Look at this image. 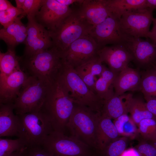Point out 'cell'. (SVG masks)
Masks as SVG:
<instances>
[{"label": "cell", "mask_w": 156, "mask_h": 156, "mask_svg": "<svg viewBox=\"0 0 156 156\" xmlns=\"http://www.w3.org/2000/svg\"><path fill=\"white\" fill-rule=\"evenodd\" d=\"M146 8L156 9V0H146Z\"/></svg>", "instance_id": "42"}, {"label": "cell", "mask_w": 156, "mask_h": 156, "mask_svg": "<svg viewBox=\"0 0 156 156\" xmlns=\"http://www.w3.org/2000/svg\"><path fill=\"white\" fill-rule=\"evenodd\" d=\"M116 129L112 119L100 117L96 137V151L100 153L112 142L119 137Z\"/></svg>", "instance_id": "22"}, {"label": "cell", "mask_w": 156, "mask_h": 156, "mask_svg": "<svg viewBox=\"0 0 156 156\" xmlns=\"http://www.w3.org/2000/svg\"><path fill=\"white\" fill-rule=\"evenodd\" d=\"M26 147L25 142L20 138L16 139L0 138V156H8Z\"/></svg>", "instance_id": "32"}, {"label": "cell", "mask_w": 156, "mask_h": 156, "mask_svg": "<svg viewBox=\"0 0 156 156\" xmlns=\"http://www.w3.org/2000/svg\"><path fill=\"white\" fill-rule=\"evenodd\" d=\"M51 83L29 76L14 103L16 114L19 115L41 110Z\"/></svg>", "instance_id": "6"}, {"label": "cell", "mask_w": 156, "mask_h": 156, "mask_svg": "<svg viewBox=\"0 0 156 156\" xmlns=\"http://www.w3.org/2000/svg\"><path fill=\"white\" fill-rule=\"evenodd\" d=\"M119 19L111 14L102 23L93 27L89 35L100 48L108 44H125L130 37L121 30Z\"/></svg>", "instance_id": "10"}, {"label": "cell", "mask_w": 156, "mask_h": 156, "mask_svg": "<svg viewBox=\"0 0 156 156\" xmlns=\"http://www.w3.org/2000/svg\"><path fill=\"white\" fill-rule=\"evenodd\" d=\"M63 61L59 75L68 88L74 103L101 113L104 101L90 90L73 67Z\"/></svg>", "instance_id": "4"}, {"label": "cell", "mask_w": 156, "mask_h": 156, "mask_svg": "<svg viewBox=\"0 0 156 156\" xmlns=\"http://www.w3.org/2000/svg\"><path fill=\"white\" fill-rule=\"evenodd\" d=\"M59 3L63 5L69 6L73 4L81 3L83 0H57Z\"/></svg>", "instance_id": "40"}, {"label": "cell", "mask_w": 156, "mask_h": 156, "mask_svg": "<svg viewBox=\"0 0 156 156\" xmlns=\"http://www.w3.org/2000/svg\"><path fill=\"white\" fill-rule=\"evenodd\" d=\"M127 141V137H119L99 153V156H120L126 150Z\"/></svg>", "instance_id": "31"}, {"label": "cell", "mask_w": 156, "mask_h": 156, "mask_svg": "<svg viewBox=\"0 0 156 156\" xmlns=\"http://www.w3.org/2000/svg\"><path fill=\"white\" fill-rule=\"evenodd\" d=\"M27 36L23 56L31 55L53 47L50 33L35 18L27 17Z\"/></svg>", "instance_id": "14"}, {"label": "cell", "mask_w": 156, "mask_h": 156, "mask_svg": "<svg viewBox=\"0 0 156 156\" xmlns=\"http://www.w3.org/2000/svg\"><path fill=\"white\" fill-rule=\"evenodd\" d=\"M104 66L97 55L74 68L83 81L94 92V86L96 80V77H99L101 75Z\"/></svg>", "instance_id": "23"}, {"label": "cell", "mask_w": 156, "mask_h": 156, "mask_svg": "<svg viewBox=\"0 0 156 156\" xmlns=\"http://www.w3.org/2000/svg\"><path fill=\"white\" fill-rule=\"evenodd\" d=\"M97 55L101 62L105 63L112 70L117 73L128 66L133 60L127 49L121 45L106 46L99 49Z\"/></svg>", "instance_id": "15"}, {"label": "cell", "mask_w": 156, "mask_h": 156, "mask_svg": "<svg viewBox=\"0 0 156 156\" xmlns=\"http://www.w3.org/2000/svg\"><path fill=\"white\" fill-rule=\"evenodd\" d=\"M138 132L144 140L150 142L156 139V120L153 119L146 118L139 123Z\"/></svg>", "instance_id": "30"}, {"label": "cell", "mask_w": 156, "mask_h": 156, "mask_svg": "<svg viewBox=\"0 0 156 156\" xmlns=\"http://www.w3.org/2000/svg\"><path fill=\"white\" fill-rule=\"evenodd\" d=\"M13 6L7 0H0V11H4Z\"/></svg>", "instance_id": "38"}, {"label": "cell", "mask_w": 156, "mask_h": 156, "mask_svg": "<svg viewBox=\"0 0 156 156\" xmlns=\"http://www.w3.org/2000/svg\"><path fill=\"white\" fill-rule=\"evenodd\" d=\"M100 48L89 35L73 42L62 53L63 61L75 68L98 55Z\"/></svg>", "instance_id": "11"}, {"label": "cell", "mask_w": 156, "mask_h": 156, "mask_svg": "<svg viewBox=\"0 0 156 156\" xmlns=\"http://www.w3.org/2000/svg\"><path fill=\"white\" fill-rule=\"evenodd\" d=\"M155 66L156 67V65L154 67H155Z\"/></svg>", "instance_id": "49"}, {"label": "cell", "mask_w": 156, "mask_h": 156, "mask_svg": "<svg viewBox=\"0 0 156 156\" xmlns=\"http://www.w3.org/2000/svg\"><path fill=\"white\" fill-rule=\"evenodd\" d=\"M149 38L153 43L156 44V30L151 31L148 33L147 36V38Z\"/></svg>", "instance_id": "43"}, {"label": "cell", "mask_w": 156, "mask_h": 156, "mask_svg": "<svg viewBox=\"0 0 156 156\" xmlns=\"http://www.w3.org/2000/svg\"><path fill=\"white\" fill-rule=\"evenodd\" d=\"M26 156H51L41 146L27 148Z\"/></svg>", "instance_id": "36"}, {"label": "cell", "mask_w": 156, "mask_h": 156, "mask_svg": "<svg viewBox=\"0 0 156 156\" xmlns=\"http://www.w3.org/2000/svg\"><path fill=\"white\" fill-rule=\"evenodd\" d=\"M74 106L69 91L59 74L50 84L42 109L49 116L54 130L65 133Z\"/></svg>", "instance_id": "1"}, {"label": "cell", "mask_w": 156, "mask_h": 156, "mask_svg": "<svg viewBox=\"0 0 156 156\" xmlns=\"http://www.w3.org/2000/svg\"><path fill=\"white\" fill-rule=\"evenodd\" d=\"M124 46L132 55L138 68L146 70L156 65V44L140 38L130 37Z\"/></svg>", "instance_id": "13"}, {"label": "cell", "mask_w": 156, "mask_h": 156, "mask_svg": "<svg viewBox=\"0 0 156 156\" xmlns=\"http://www.w3.org/2000/svg\"><path fill=\"white\" fill-rule=\"evenodd\" d=\"M101 115L87 107L74 104L66 129L71 135L96 150V133Z\"/></svg>", "instance_id": "3"}, {"label": "cell", "mask_w": 156, "mask_h": 156, "mask_svg": "<svg viewBox=\"0 0 156 156\" xmlns=\"http://www.w3.org/2000/svg\"><path fill=\"white\" fill-rule=\"evenodd\" d=\"M154 10L144 8L128 12L122 15L119 19L123 32L130 37L147 38L153 18Z\"/></svg>", "instance_id": "9"}, {"label": "cell", "mask_w": 156, "mask_h": 156, "mask_svg": "<svg viewBox=\"0 0 156 156\" xmlns=\"http://www.w3.org/2000/svg\"><path fill=\"white\" fill-rule=\"evenodd\" d=\"M77 10L88 23L94 26L102 23L111 13L105 0H83Z\"/></svg>", "instance_id": "17"}, {"label": "cell", "mask_w": 156, "mask_h": 156, "mask_svg": "<svg viewBox=\"0 0 156 156\" xmlns=\"http://www.w3.org/2000/svg\"><path fill=\"white\" fill-rule=\"evenodd\" d=\"M140 90L145 99L156 98V70L153 68L140 72Z\"/></svg>", "instance_id": "27"}, {"label": "cell", "mask_w": 156, "mask_h": 156, "mask_svg": "<svg viewBox=\"0 0 156 156\" xmlns=\"http://www.w3.org/2000/svg\"><path fill=\"white\" fill-rule=\"evenodd\" d=\"M73 11L69 6L62 4L57 0H44L35 18L49 32H52L55 30Z\"/></svg>", "instance_id": "12"}, {"label": "cell", "mask_w": 156, "mask_h": 156, "mask_svg": "<svg viewBox=\"0 0 156 156\" xmlns=\"http://www.w3.org/2000/svg\"><path fill=\"white\" fill-rule=\"evenodd\" d=\"M150 143L156 149V139Z\"/></svg>", "instance_id": "46"}, {"label": "cell", "mask_w": 156, "mask_h": 156, "mask_svg": "<svg viewBox=\"0 0 156 156\" xmlns=\"http://www.w3.org/2000/svg\"><path fill=\"white\" fill-rule=\"evenodd\" d=\"M21 57L16 54L15 49H8L5 53L0 52V78L7 76L21 69Z\"/></svg>", "instance_id": "26"}, {"label": "cell", "mask_w": 156, "mask_h": 156, "mask_svg": "<svg viewBox=\"0 0 156 156\" xmlns=\"http://www.w3.org/2000/svg\"><path fill=\"white\" fill-rule=\"evenodd\" d=\"M147 107L156 120V98L150 97L145 99Z\"/></svg>", "instance_id": "37"}, {"label": "cell", "mask_w": 156, "mask_h": 156, "mask_svg": "<svg viewBox=\"0 0 156 156\" xmlns=\"http://www.w3.org/2000/svg\"><path fill=\"white\" fill-rule=\"evenodd\" d=\"M156 70V67L155 66L154 67Z\"/></svg>", "instance_id": "48"}, {"label": "cell", "mask_w": 156, "mask_h": 156, "mask_svg": "<svg viewBox=\"0 0 156 156\" xmlns=\"http://www.w3.org/2000/svg\"><path fill=\"white\" fill-rule=\"evenodd\" d=\"M141 74L139 69L128 66L120 72L113 84L115 95H119L127 91L140 90Z\"/></svg>", "instance_id": "18"}, {"label": "cell", "mask_w": 156, "mask_h": 156, "mask_svg": "<svg viewBox=\"0 0 156 156\" xmlns=\"http://www.w3.org/2000/svg\"><path fill=\"white\" fill-rule=\"evenodd\" d=\"M63 62L62 52L52 47L30 56L21 57L20 65L29 76L51 83L58 75Z\"/></svg>", "instance_id": "2"}, {"label": "cell", "mask_w": 156, "mask_h": 156, "mask_svg": "<svg viewBox=\"0 0 156 156\" xmlns=\"http://www.w3.org/2000/svg\"><path fill=\"white\" fill-rule=\"evenodd\" d=\"M120 156H140L135 148H130L126 150Z\"/></svg>", "instance_id": "39"}, {"label": "cell", "mask_w": 156, "mask_h": 156, "mask_svg": "<svg viewBox=\"0 0 156 156\" xmlns=\"http://www.w3.org/2000/svg\"><path fill=\"white\" fill-rule=\"evenodd\" d=\"M118 73L105 65L101 74L95 82L94 88V93L101 100L105 101L114 95L113 84Z\"/></svg>", "instance_id": "24"}, {"label": "cell", "mask_w": 156, "mask_h": 156, "mask_svg": "<svg viewBox=\"0 0 156 156\" xmlns=\"http://www.w3.org/2000/svg\"><path fill=\"white\" fill-rule=\"evenodd\" d=\"M13 103L0 104V137H17L19 127L18 116L14 113Z\"/></svg>", "instance_id": "21"}, {"label": "cell", "mask_w": 156, "mask_h": 156, "mask_svg": "<svg viewBox=\"0 0 156 156\" xmlns=\"http://www.w3.org/2000/svg\"><path fill=\"white\" fill-rule=\"evenodd\" d=\"M113 122L119 135L133 138L139 132L136 125L127 114L121 116L114 120Z\"/></svg>", "instance_id": "29"}, {"label": "cell", "mask_w": 156, "mask_h": 156, "mask_svg": "<svg viewBox=\"0 0 156 156\" xmlns=\"http://www.w3.org/2000/svg\"><path fill=\"white\" fill-rule=\"evenodd\" d=\"M44 0H25L21 16L35 18L43 5Z\"/></svg>", "instance_id": "34"}, {"label": "cell", "mask_w": 156, "mask_h": 156, "mask_svg": "<svg viewBox=\"0 0 156 156\" xmlns=\"http://www.w3.org/2000/svg\"><path fill=\"white\" fill-rule=\"evenodd\" d=\"M153 27L151 31H153L156 30V18H153Z\"/></svg>", "instance_id": "45"}, {"label": "cell", "mask_w": 156, "mask_h": 156, "mask_svg": "<svg viewBox=\"0 0 156 156\" xmlns=\"http://www.w3.org/2000/svg\"><path fill=\"white\" fill-rule=\"evenodd\" d=\"M24 17L21 15L12 24L0 30V38L7 45L8 49H15L21 44H25L27 36V26L21 21Z\"/></svg>", "instance_id": "20"}, {"label": "cell", "mask_w": 156, "mask_h": 156, "mask_svg": "<svg viewBox=\"0 0 156 156\" xmlns=\"http://www.w3.org/2000/svg\"><path fill=\"white\" fill-rule=\"evenodd\" d=\"M25 0H15L16 7L22 9L24 6Z\"/></svg>", "instance_id": "44"}, {"label": "cell", "mask_w": 156, "mask_h": 156, "mask_svg": "<svg viewBox=\"0 0 156 156\" xmlns=\"http://www.w3.org/2000/svg\"><path fill=\"white\" fill-rule=\"evenodd\" d=\"M18 116L19 127L17 137L23 141L27 148L42 146L54 130L49 116L42 109Z\"/></svg>", "instance_id": "5"}, {"label": "cell", "mask_w": 156, "mask_h": 156, "mask_svg": "<svg viewBox=\"0 0 156 156\" xmlns=\"http://www.w3.org/2000/svg\"><path fill=\"white\" fill-rule=\"evenodd\" d=\"M133 97L131 93L114 95L110 99L104 101L101 111V115L115 120L122 115L127 114Z\"/></svg>", "instance_id": "19"}, {"label": "cell", "mask_w": 156, "mask_h": 156, "mask_svg": "<svg viewBox=\"0 0 156 156\" xmlns=\"http://www.w3.org/2000/svg\"><path fill=\"white\" fill-rule=\"evenodd\" d=\"M27 147L14 152L8 156H26Z\"/></svg>", "instance_id": "41"}, {"label": "cell", "mask_w": 156, "mask_h": 156, "mask_svg": "<svg viewBox=\"0 0 156 156\" xmlns=\"http://www.w3.org/2000/svg\"><path fill=\"white\" fill-rule=\"evenodd\" d=\"M23 13L22 9L14 6L7 10L0 11V23L5 28L13 23Z\"/></svg>", "instance_id": "33"}, {"label": "cell", "mask_w": 156, "mask_h": 156, "mask_svg": "<svg viewBox=\"0 0 156 156\" xmlns=\"http://www.w3.org/2000/svg\"><path fill=\"white\" fill-rule=\"evenodd\" d=\"M93 27L73 10L55 30L49 32L53 47L62 53L77 40L90 35Z\"/></svg>", "instance_id": "7"}, {"label": "cell", "mask_w": 156, "mask_h": 156, "mask_svg": "<svg viewBox=\"0 0 156 156\" xmlns=\"http://www.w3.org/2000/svg\"><path fill=\"white\" fill-rule=\"evenodd\" d=\"M131 117L138 126L140 122L146 118L156 120L153 114L148 110L146 103L140 99L133 97L130 104L129 111Z\"/></svg>", "instance_id": "28"}, {"label": "cell", "mask_w": 156, "mask_h": 156, "mask_svg": "<svg viewBox=\"0 0 156 156\" xmlns=\"http://www.w3.org/2000/svg\"><path fill=\"white\" fill-rule=\"evenodd\" d=\"M105 1L111 14L119 18L128 12L146 8V0H105Z\"/></svg>", "instance_id": "25"}, {"label": "cell", "mask_w": 156, "mask_h": 156, "mask_svg": "<svg viewBox=\"0 0 156 156\" xmlns=\"http://www.w3.org/2000/svg\"><path fill=\"white\" fill-rule=\"evenodd\" d=\"M29 76L21 68L0 78V104L14 103Z\"/></svg>", "instance_id": "16"}, {"label": "cell", "mask_w": 156, "mask_h": 156, "mask_svg": "<svg viewBox=\"0 0 156 156\" xmlns=\"http://www.w3.org/2000/svg\"><path fill=\"white\" fill-rule=\"evenodd\" d=\"M135 148L140 156H156V149L150 143L145 141L141 142Z\"/></svg>", "instance_id": "35"}, {"label": "cell", "mask_w": 156, "mask_h": 156, "mask_svg": "<svg viewBox=\"0 0 156 156\" xmlns=\"http://www.w3.org/2000/svg\"><path fill=\"white\" fill-rule=\"evenodd\" d=\"M90 156H99V155H96V154H95L94 153L92 155H91Z\"/></svg>", "instance_id": "47"}, {"label": "cell", "mask_w": 156, "mask_h": 156, "mask_svg": "<svg viewBox=\"0 0 156 156\" xmlns=\"http://www.w3.org/2000/svg\"><path fill=\"white\" fill-rule=\"evenodd\" d=\"M41 146L51 156H90L94 153L83 142L55 130L47 137Z\"/></svg>", "instance_id": "8"}]
</instances>
